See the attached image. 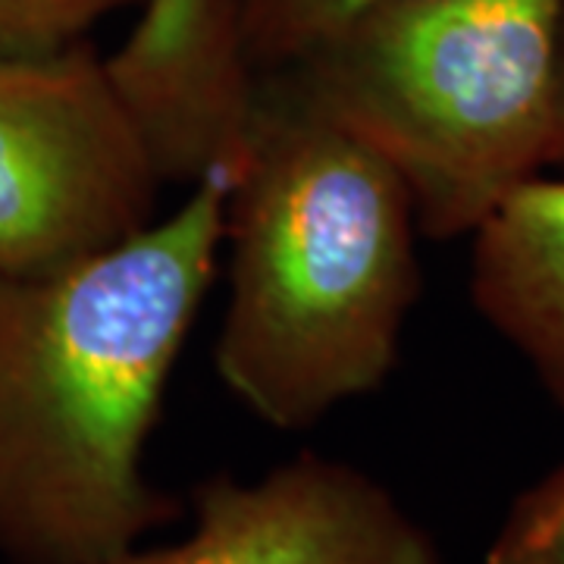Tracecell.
<instances>
[{
    "label": "cell",
    "instance_id": "obj_1",
    "mask_svg": "<svg viewBox=\"0 0 564 564\" xmlns=\"http://www.w3.org/2000/svg\"><path fill=\"white\" fill-rule=\"evenodd\" d=\"M229 170L51 276L0 273V558L107 564L182 514L144 448L226 242Z\"/></svg>",
    "mask_w": 564,
    "mask_h": 564
},
{
    "label": "cell",
    "instance_id": "obj_2",
    "mask_svg": "<svg viewBox=\"0 0 564 564\" xmlns=\"http://www.w3.org/2000/svg\"><path fill=\"white\" fill-rule=\"evenodd\" d=\"M411 192L339 126L258 85L229 170L223 386L276 430L380 389L421 292Z\"/></svg>",
    "mask_w": 564,
    "mask_h": 564
},
{
    "label": "cell",
    "instance_id": "obj_3",
    "mask_svg": "<svg viewBox=\"0 0 564 564\" xmlns=\"http://www.w3.org/2000/svg\"><path fill=\"white\" fill-rule=\"evenodd\" d=\"M562 32L564 0H383L261 82L392 166L430 239H458L558 163Z\"/></svg>",
    "mask_w": 564,
    "mask_h": 564
},
{
    "label": "cell",
    "instance_id": "obj_4",
    "mask_svg": "<svg viewBox=\"0 0 564 564\" xmlns=\"http://www.w3.org/2000/svg\"><path fill=\"white\" fill-rule=\"evenodd\" d=\"M163 173L88 41L0 57V273L51 276L154 223Z\"/></svg>",
    "mask_w": 564,
    "mask_h": 564
},
{
    "label": "cell",
    "instance_id": "obj_5",
    "mask_svg": "<svg viewBox=\"0 0 564 564\" xmlns=\"http://www.w3.org/2000/svg\"><path fill=\"white\" fill-rule=\"evenodd\" d=\"M107 564H440V549L361 467L302 452L258 480H204L188 536Z\"/></svg>",
    "mask_w": 564,
    "mask_h": 564
},
{
    "label": "cell",
    "instance_id": "obj_6",
    "mask_svg": "<svg viewBox=\"0 0 564 564\" xmlns=\"http://www.w3.org/2000/svg\"><path fill=\"white\" fill-rule=\"evenodd\" d=\"M470 239L477 311L564 411V180L521 185Z\"/></svg>",
    "mask_w": 564,
    "mask_h": 564
},
{
    "label": "cell",
    "instance_id": "obj_7",
    "mask_svg": "<svg viewBox=\"0 0 564 564\" xmlns=\"http://www.w3.org/2000/svg\"><path fill=\"white\" fill-rule=\"evenodd\" d=\"M373 3L383 0H202L198 13L220 29L261 82L307 57Z\"/></svg>",
    "mask_w": 564,
    "mask_h": 564
},
{
    "label": "cell",
    "instance_id": "obj_8",
    "mask_svg": "<svg viewBox=\"0 0 564 564\" xmlns=\"http://www.w3.org/2000/svg\"><path fill=\"white\" fill-rule=\"evenodd\" d=\"M148 0H0V57L57 54L117 10Z\"/></svg>",
    "mask_w": 564,
    "mask_h": 564
},
{
    "label": "cell",
    "instance_id": "obj_9",
    "mask_svg": "<svg viewBox=\"0 0 564 564\" xmlns=\"http://www.w3.org/2000/svg\"><path fill=\"white\" fill-rule=\"evenodd\" d=\"M484 564H564V464L511 502Z\"/></svg>",
    "mask_w": 564,
    "mask_h": 564
},
{
    "label": "cell",
    "instance_id": "obj_10",
    "mask_svg": "<svg viewBox=\"0 0 564 564\" xmlns=\"http://www.w3.org/2000/svg\"><path fill=\"white\" fill-rule=\"evenodd\" d=\"M198 7L202 0H148L144 3V17L135 25V32L126 39L122 51L126 54H135V57H158L166 54L180 44L192 22L198 17Z\"/></svg>",
    "mask_w": 564,
    "mask_h": 564
},
{
    "label": "cell",
    "instance_id": "obj_11",
    "mask_svg": "<svg viewBox=\"0 0 564 564\" xmlns=\"http://www.w3.org/2000/svg\"><path fill=\"white\" fill-rule=\"evenodd\" d=\"M558 120H562V141H558V163H564V32H562V66H558Z\"/></svg>",
    "mask_w": 564,
    "mask_h": 564
}]
</instances>
